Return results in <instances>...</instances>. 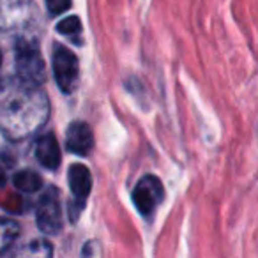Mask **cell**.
Wrapping results in <instances>:
<instances>
[{"label":"cell","instance_id":"6da1fadb","mask_svg":"<svg viewBox=\"0 0 258 258\" xmlns=\"http://www.w3.org/2000/svg\"><path fill=\"white\" fill-rule=\"evenodd\" d=\"M48 118V101L32 85L0 106V127L9 138H25Z\"/></svg>","mask_w":258,"mask_h":258},{"label":"cell","instance_id":"7a4b0ae2","mask_svg":"<svg viewBox=\"0 0 258 258\" xmlns=\"http://www.w3.org/2000/svg\"><path fill=\"white\" fill-rule=\"evenodd\" d=\"M16 71L27 85H39L44 80V62L37 46L20 41L16 46Z\"/></svg>","mask_w":258,"mask_h":258},{"label":"cell","instance_id":"3957f363","mask_svg":"<svg viewBox=\"0 0 258 258\" xmlns=\"http://www.w3.org/2000/svg\"><path fill=\"white\" fill-rule=\"evenodd\" d=\"M36 221L41 232L55 235L62 228L60 204H58V191L55 186H50L39 198L36 209Z\"/></svg>","mask_w":258,"mask_h":258},{"label":"cell","instance_id":"277c9868","mask_svg":"<svg viewBox=\"0 0 258 258\" xmlns=\"http://www.w3.org/2000/svg\"><path fill=\"white\" fill-rule=\"evenodd\" d=\"M53 73L57 85L64 94H69L75 90L78 82V58L71 50L66 46H57L53 51Z\"/></svg>","mask_w":258,"mask_h":258},{"label":"cell","instance_id":"5b68a950","mask_svg":"<svg viewBox=\"0 0 258 258\" xmlns=\"http://www.w3.org/2000/svg\"><path fill=\"white\" fill-rule=\"evenodd\" d=\"M133 200L142 216H151L163 200V184L158 177L147 175L137 184Z\"/></svg>","mask_w":258,"mask_h":258},{"label":"cell","instance_id":"8992f818","mask_svg":"<svg viewBox=\"0 0 258 258\" xmlns=\"http://www.w3.org/2000/svg\"><path fill=\"white\" fill-rule=\"evenodd\" d=\"M66 145L71 152L78 156H89L94 147V135L89 124L85 122H73L66 135Z\"/></svg>","mask_w":258,"mask_h":258},{"label":"cell","instance_id":"52a82bcc","mask_svg":"<svg viewBox=\"0 0 258 258\" xmlns=\"http://www.w3.org/2000/svg\"><path fill=\"white\" fill-rule=\"evenodd\" d=\"M69 187H71V193L75 195V202H82L85 204L87 197L90 195L92 189V175H90L89 168L85 165H73L69 168Z\"/></svg>","mask_w":258,"mask_h":258},{"label":"cell","instance_id":"ba28073f","mask_svg":"<svg viewBox=\"0 0 258 258\" xmlns=\"http://www.w3.org/2000/svg\"><path fill=\"white\" fill-rule=\"evenodd\" d=\"M36 158L44 168L57 170L60 165V147L53 135H44L36 144Z\"/></svg>","mask_w":258,"mask_h":258},{"label":"cell","instance_id":"9c48e42d","mask_svg":"<svg viewBox=\"0 0 258 258\" xmlns=\"http://www.w3.org/2000/svg\"><path fill=\"white\" fill-rule=\"evenodd\" d=\"M20 235V225L9 218H0V254H4L16 237Z\"/></svg>","mask_w":258,"mask_h":258},{"label":"cell","instance_id":"30bf717a","mask_svg":"<svg viewBox=\"0 0 258 258\" xmlns=\"http://www.w3.org/2000/svg\"><path fill=\"white\" fill-rule=\"evenodd\" d=\"M15 186L20 191L25 193H34V191L43 187V179L39 173H36L34 170H22L15 175Z\"/></svg>","mask_w":258,"mask_h":258},{"label":"cell","instance_id":"8fae6325","mask_svg":"<svg viewBox=\"0 0 258 258\" xmlns=\"http://www.w3.org/2000/svg\"><path fill=\"white\" fill-rule=\"evenodd\" d=\"M57 30L60 34H66V36H71V34H80L82 32V22H80L76 16H69V18L62 20L57 25Z\"/></svg>","mask_w":258,"mask_h":258},{"label":"cell","instance_id":"7c38bea8","mask_svg":"<svg viewBox=\"0 0 258 258\" xmlns=\"http://www.w3.org/2000/svg\"><path fill=\"white\" fill-rule=\"evenodd\" d=\"M23 253H30V254H41V256H50L51 254V246L46 240H34L27 246V249Z\"/></svg>","mask_w":258,"mask_h":258},{"label":"cell","instance_id":"4fadbf2b","mask_svg":"<svg viewBox=\"0 0 258 258\" xmlns=\"http://www.w3.org/2000/svg\"><path fill=\"white\" fill-rule=\"evenodd\" d=\"M46 6L51 15H62L71 8V0H46Z\"/></svg>","mask_w":258,"mask_h":258},{"label":"cell","instance_id":"5bb4252c","mask_svg":"<svg viewBox=\"0 0 258 258\" xmlns=\"http://www.w3.org/2000/svg\"><path fill=\"white\" fill-rule=\"evenodd\" d=\"M6 186V173H4V170L0 168V189Z\"/></svg>","mask_w":258,"mask_h":258},{"label":"cell","instance_id":"9a60e30c","mask_svg":"<svg viewBox=\"0 0 258 258\" xmlns=\"http://www.w3.org/2000/svg\"><path fill=\"white\" fill-rule=\"evenodd\" d=\"M0 64H2V53H0Z\"/></svg>","mask_w":258,"mask_h":258}]
</instances>
